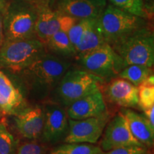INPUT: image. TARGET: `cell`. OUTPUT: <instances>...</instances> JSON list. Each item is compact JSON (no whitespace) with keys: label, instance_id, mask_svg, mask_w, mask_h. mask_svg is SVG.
Listing matches in <instances>:
<instances>
[{"label":"cell","instance_id":"cell-7","mask_svg":"<svg viewBox=\"0 0 154 154\" xmlns=\"http://www.w3.org/2000/svg\"><path fill=\"white\" fill-rule=\"evenodd\" d=\"M71 66L69 61L47 51L24 71L41 87H56Z\"/></svg>","mask_w":154,"mask_h":154},{"label":"cell","instance_id":"cell-22","mask_svg":"<svg viewBox=\"0 0 154 154\" xmlns=\"http://www.w3.org/2000/svg\"><path fill=\"white\" fill-rule=\"evenodd\" d=\"M138 87V107L142 110L154 106V76L152 74Z\"/></svg>","mask_w":154,"mask_h":154},{"label":"cell","instance_id":"cell-3","mask_svg":"<svg viewBox=\"0 0 154 154\" xmlns=\"http://www.w3.org/2000/svg\"><path fill=\"white\" fill-rule=\"evenodd\" d=\"M106 43L111 46L136 31L149 26L147 19L108 5L97 19Z\"/></svg>","mask_w":154,"mask_h":154},{"label":"cell","instance_id":"cell-13","mask_svg":"<svg viewBox=\"0 0 154 154\" xmlns=\"http://www.w3.org/2000/svg\"><path fill=\"white\" fill-rule=\"evenodd\" d=\"M106 5V0H59L56 10L78 19H98Z\"/></svg>","mask_w":154,"mask_h":154},{"label":"cell","instance_id":"cell-1","mask_svg":"<svg viewBox=\"0 0 154 154\" xmlns=\"http://www.w3.org/2000/svg\"><path fill=\"white\" fill-rule=\"evenodd\" d=\"M37 9L35 1L17 0L3 5V41L36 38L35 24Z\"/></svg>","mask_w":154,"mask_h":154},{"label":"cell","instance_id":"cell-11","mask_svg":"<svg viewBox=\"0 0 154 154\" xmlns=\"http://www.w3.org/2000/svg\"><path fill=\"white\" fill-rule=\"evenodd\" d=\"M37 9L36 37L44 45L49 38L61 30V14L48 5V0H34Z\"/></svg>","mask_w":154,"mask_h":154},{"label":"cell","instance_id":"cell-20","mask_svg":"<svg viewBox=\"0 0 154 154\" xmlns=\"http://www.w3.org/2000/svg\"><path fill=\"white\" fill-rule=\"evenodd\" d=\"M153 74L152 67L139 64H131L124 67L119 72L118 76L138 86L149 76Z\"/></svg>","mask_w":154,"mask_h":154},{"label":"cell","instance_id":"cell-23","mask_svg":"<svg viewBox=\"0 0 154 154\" xmlns=\"http://www.w3.org/2000/svg\"><path fill=\"white\" fill-rule=\"evenodd\" d=\"M113 6L131 14L144 19L151 18L147 9L145 8L143 0H109Z\"/></svg>","mask_w":154,"mask_h":154},{"label":"cell","instance_id":"cell-2","mask_svg":"<svg viewBox=\"0 0 154 154\" xmlns=\"http://www.w3.org/2000/svg\"><path fill=\"white\" fill-rule=\"evenodd\" d=\"M111 47L120 57L124 67L131 64L153 66L154 36L151 26L136 31Z\"/></svg>","mask_w":154,"mask_h":154},{"label":"cell","instance_id":"cell-29","mask_svg":"<svg viewBox=\"0 0 154 154\" xmlns=\"http://www.w3.org/2000/svg\"><path fill=\"white\" fill-rule=\"evenodd\" d=\"M2 2L0 0V45L2 42Z\"/></svg>","mask_w":154,"mask_h":154},{"label":"cell","instance_id":"cell-16","mask_svg":"<svg viewBox=\"0 0 154 154\" xmlns=\"http://www.w3.org/2000/svg\"><path fill=\"white\" fill-rule=\"evenodd\" d=\"M27 108L21 92L0 71V111L5 114L16 116Z\"/></svg>","mask_w":154,"mask_h":154},{"label":"cell","instance_id":"cell-5","mask_svg":"<svg viewBox=\"0 0 154 154\" xmlns=\"http://www.w3.org/2000/svg\"><path fill=\"white\" fill-rule=\"evenodd\" d=\"M104 81L85 70H68L56 86L59 101L69 106L74 101L99 89Z\"/></svg>","mask_w":154,"mask_h":154},{"label":"cell","instance_id":"cell-30","mask_svg":"<svg viewBox=\"0 0 154 154\" xmlns=\"http://www.w3.org/2000/svg\"><path fill=\"white\" fill-rule=\"evenodd\" d=\"M143 154H148V153H143Z\"/></svg>","mask_w":154,"mask_h":154},{"label":"cell","instance_id":"cell-9","mask_svg":"<svg viewBox=\"0 0 154 154\" xmlns=\"http://www.w3.org/2000/svg\"><path fill=\"white\" fill-rule=\"evenodd\" d=\"M103 133L100 143L103 151L128 146H144L133 136L126 118L121 112L109 119Z\"/></svg>","mask_w":154,"mask_h":154},{"label":"cell","instance_id":"cell-21","mask_svg":"<svg viewBox=\"0 0 154 154\" xmlns=\"http://www.w3.org/2000/svg\"><path fill=\"white\" fill-rule=\"evenodd\" d=\"M99 146L86 143H65L53 148L49 154H103Z\"/></svg>","mask_w":154,"mask_h":154},{"label":"cell","instance_id":"cell-15","mask_svg":"<svg viewBox=\"0 0 154 154\" xmlns=\"http://www.w3.org/2000/svg\"><path fill=\"white\" fill-rule=\"evenodd\" d=\"M14 116L17 129L23 137L29 140H36L42 136L44 123V113L42 108L28 107Z\"/></svg>","mask_w":154,"mask_h":154},{"label":"cell","instance_id":"cell-12","mask_svg":"<svg viewBox=\"0 0 154 154\" xmlns=\"http://www.w3.org/2000/svg\"><path fill=\"white\" fill-rule=\"evenodd\" d=\"M106 111L104 96L99 88L69 105L66 113L69 119L81 120L98 116Z\"/></svg>","mask_w":154,"mask_h":154},{"label":"cell","instance_id":"cell-26","mask_svg":"<svg viewBox=\"0 0 154 154\" xmlns=\"http://www.w3.org/2000/svg\"><path fill=\"white\" fill-rule=\"evenodd\" d=\"M46 148L36 142H26L17 146L16 154H45Z\"/></svg>","mask_w":154,"mask_h":154},{"label":"cell","instance_id":"cell-18","mask_svg":"<svg viewBox=\"0 0 154 154\" xmlns=\"http://www.w3.org/2000/svg\"><path fill=\"white\" fill-rule=\"evenodd\" d=\"M103 36L98 25L97 19H94L84 35L80 43L75 47L76 59L86 54L105 44Z\"/></svg>","mask_w":154,"mask_h":154},{"label":"cell","instance_id":"cell-19","mask_svg":"<svg viewBox=\"0 0 154 154\" xmlns=\"http://www.w3.org/2000/svg\"><path fill=\"white\" fill-rule=\"evenodd\" d=\"M47 51L54 53L56 55L63 57H72L76 56L74 46L69 40L68 34L59 30L53 34L45 44Z\"/></svg>","mask_w":154,"mask_h":154},{"label":"cell","instance_id":"cell-17","mask_svg":"<svg viewBox=\"0 0 154 154\" xmlns=\"http://www.w3.org/2000/svg\"><path fill=\"white\" fill-rule=\"evenodd\" d=\"M120 112L126 118L133 136L146 147H152L154 141V127L145 116L128 108H122Z\"/></svg>","mask_w":154,"mask_h":154},{"label":"cell","instance_id":"cell-14","mask_svg":"<svg viewBox=\"0 0 154 154\" xmlns=\"http://www.w3.org/2000/svg\"><path fill=\"white\" fill-rule=\"evenodd\" d=\"M105 96L109 102L122 108H139L138 87L124 79H112L106 87Z\"/></svg>","mask_w":154,"mask_h":154},{"label":"cell","instance_id":"cell-10","mask_svg":"<svg viewBox=\"0 0 154 154\" xmlns=\"http://www.w3.org/2000/svg\"><path fill=\"white\" fill-rule=\"evenodd\" d=\"M44 123L42 137L47 143H56L66 137L69 129L66 111L61 105L46 103L44 108Z\"/></svg>","mask_w":154,"mask_h":154},{"label":"cell","instance_id":"cell-8","mask_svg":"<svg viewBox=\"0 0 154 154\" xmlns=\"http://www.w3.org/2000/svg\"><path fill=\"white\" fill-rule=\"evenodd\" d=\"M110 115L108 111L95 117L81 120L69 119V129L65 143H96L102 136Z\"/></svg>","mask_w":154,"mask_h":154},{"label":"cell","instance_id":"cell-4","mask_svg":"<svg viewBox=\"0 0 154 154\" xmlns=\"http://www.w3.org/2000/svg\"><path fill=\"white\" fill-rule=\"evenodd\" d=\"M47 51L37 38L3 41L0 45V69L13 72L24 71Z\"/></svg>","mask_w":154,"mask_h":154},{"label":"cell","instance_id":"cell-24","mask_svg":"<svg viewBox=\"0 0 154 154\" xmlns=\"http://www.w3.org/2000/svg\"><path fill=\"white\" fill-rule=\"evenodd\" d=\"M17 143L3 122H0V154H16Z\"/></svg>","mask_w":154,"mask_h":154},{"label":"cell","instance_id":"cell-25","mask_svg":"<svg viewBox=\"0 0 154 154\" xmlns=\"http://www.w3.org/2000/svg\"><path fill=\"white\" fill-rule=\"evenodd\" d=\"M94 19H79L67 32L69 40L74 46V49L80 43L83 35L85 33L86 29L89 27Z\"/></svg>","mask_w":154,"mask_h":154},{"label":"cell","instance_id":"cell-6","mask_svg":"<svg viewBox=\"0 0 154 154\" xmlns=\"http://www.w3.org/2000/svg\"><path fill=\"white\" fill-rule=\"evenodd\" d=\"M77 59L84 70L99 77L104 82L118 76L124 68L120 57L107 43Z\"/></svg>","mask_w":154,"mask_h":154},{"label":"cell","instance_id":"cell-28","mask_svg":"<svg viewBox=\"0 0 154 154\" xmlns=\"http://www.w3.org/2000/svg\"><path fill=\"white\" fill-rule=\"evenodd\" d=\"M143 115L146 117L148 121L153 127H154V106H152L149 109L143 110Z\"/></svg>","mask_w":154,"mask_h":154},{"label":"cell","instance_id":"cell-27","mask_svg":"<svg viewBox=\"0 0 154 154\" xmlns=\"http://www.w3.org/2000/svg\"><path fill=\"white\" fill-rule=\"evenodd\" d=\"M146 151L145 146H128L111 149L103 154H143L146 153Z\"/></svg>","mask_w":154,"mask_h":154}]
</instances>
